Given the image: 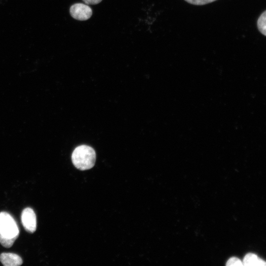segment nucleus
Instances as JSON below:
<instances>
[{
    "instance_id": "f257e3e1",
    "label": "nucleus",
    "mask_w": 266,
    "mask_h": 266,
    "mask_svg": "<svg viewBox=\"0 0 266 266\" xmlns=\"http://www.w3.org/2000/svg\"><path fill=\"white\" fill-rule=\"evenodd\" d=\"M19 231L13 218L6 212H0V243L6 248L13 244L19 236Z\"/></svg>"
},
{
    "instance_id": "f03ea898",
    "label": "nucleus",
    "mask_w": 266,
    "mask_h": 266,
    "mask_svg": "<svg viewBox=\"0 0 266 266\" xmlns=\"http://www.w3.org/2000/svg\"><path fill=\"white\" fill-rule=\"evenodd\" d=\"M74 166L81 170L92 168L96 159V152L90 146L86 145H80L75 148L71 156Z\"/></svg>"
},
{
    "instance_id": "7ed1b4c3",
    "label": "nucleus",
    "mask_w": 266,
    "mask_h": 266,
    "mask_svg": "<svg viewBox=\"0 0 266 266\" xmlns=\"http://www.w3.org/2000/svg\"><path fill=\"white\" fill-rule=\"evenodd\" d=\"M69 12L74 19L80 21L87 20L92 15L91 8L87 5L81 3H75L71 5Z\"/></svg>"
},
{
    "instance_id": "20e7f679",
    "label": "nucleus",
    "mask_w": 266,
    "mask_h": 266,
    "mask_svg": "<svg viewBox=\"0 0 266 266\" xmlns=\"http://www.w3.org/2000/svg\"><path fill=\"white\" fill-rule=\"evenodd\" d=\"M21 221L25 230L30 233L36 229V218L34 211L30 207L25 208L21 214Z\"/></svg>"
},
{
    "instance_id": "39448f33",
    "label": "nucleus",
    "mask_w": 266,
    "mask_h": 266,
    "mask_svg": "<svg viewBox=\"0 0 266 266\" xmlns=\"http://www.w3.org/2000/svg\"><path fill=\"white\" fill-rule=\"evenodd\" d=\"M0 261L5 266H18L23 263L22 258L19 255L11 253L1 254Z\"/></svg>"
},
{
    "instance_id": "423d86ee",
    "label": "nucleus",
    "mask_w": 266,
    "mask_h": 266,
    "mask_svg": "<svg viewBox=\"0 0 266 266\" xmlns=\"http://www.w3.org/2000/svg\"><path fill=\"white\" fill-rule=\"evenodd\" d=\"M243 266H265L266 262L259 258L258 256L253 253L247 254L242 261Z\"/></svg>"
},
{
    "instance_id": "0eeeda50",
    "label": "nucleus",
    "mask_w": 266,
    "mask_h": 266,
    "mask_svg": "<svg viewBox=\"0 0 266 266\" xmlns=\"http://www.w3.org/2000/svg\"><path fill=\"white\" fill-rule=\"evenodd\" d=\"M266 11L265 10L259 16L257 22V28L259 32L264 35H266Z\"/></svg>"
},
{
    "instance_id": "6e6552de",
    "label": "nucleus",
    "mask_w": 266,
    "mask_h": 266,
    "mask_svg": "<svg viewBox=\"0 0 266 266\" xmlns=\"http://www.w3.org/2000/svg\"><path fill=\"white\" fill-rule=\"evenodd\" d=\"M227 266H242V262L236 257H232L230 258L226 263Z\"/></svg>"
},
{
    "instance_id": "1a4fd4ad",
    "label": "nucleus",
    "mask_w": 266,
    "mask_h": 266,
    "mask_svg": "<svg viewBox=\"0 0 266 266\" xmlns=\"http://www.w3.org/2000/svg\"><path fill=\"white\" fill-rule=\"evenodd\" d=\"M189 3L196 5H202L212 2L217 0H184Z\"/></svg>"
},
{
    "instance_id": "9d476101",
    "label": "nucleus",
    "mask_w": 266,
    "mask_h": 266,
    "mask_svg": "<svg viewBox=\"0 0 266 266\" xmlns=\"http://www.w3.org/2000/svg\"><path fill=\"white\" fill-rule=\"evenodd\" d=\"M102 0H83L87 4H97L101 1Z\"/></svg>"
}]
</instances>
